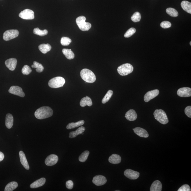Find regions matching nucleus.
Masks as SVG:
<instances>
[{"mask_svg":"<svg viewBox=\"0 0 191 191\" xmlns=\"http://www.w3.org/2000/svg\"><path fill=\"white\" fill-rule=\"evenodd\" d=\"M160 26L163 29H168L171 27V22L169 21H164L161 22L160 24Z\"/></svg>","mask_w":191,"mask_h":191,"instance_id":"obj_39","label":"nucleus"},{"mask_svg":"<svg viewBox=\"0 0 191 191\" xmlns=\"http://www.w3.org/2000/svg\"><path fill=\"white\" fill-rule=\"evenodd\" d=\"M120 190H115V191H119Z\"/></svg>","mask_w":191,"mask_h":191,"instance_id":"obj_45","label":"nucleus"},{"mask_svg":"<svg viewBox=\"0 0 191 191\" xmlns=\"http://www.w3.org/2000/svg\"><path fill=\"white\" fill-rule=\"evenodd\" d=\"M85 121L82 120L78 121V122L74 123H69L67 125L66 128L67 129H71L76 128L79 127V126H82L84 124Z\"/></svg>","mask_w":191,"mask_h":191,"instance_id":"obj_28","label":"nucleus"},{"mask_svg":"<svg viewBox=\"0 0 191 191\" xmlns=\"http://www.w3.org/2000/svg\"><path fill=\"white\" fill-rule=\"evenodd\" d=\"M53 111L51 108L48 106L42 107L36 110L34 115L38 119H44L51 117Z\"/></svg>","mask_w":191,"mask_h":191,"instance_id":"obj_1","label":"nucleus"},{"mask_svg":"<svg viewBox=\"0 0 191 191\" xmlns=\"http://www.w3.org/2000/svg\"><path fill=\"white\" fill-rule=\"evenodd\" d=\"M166 12L168 14L172 17H177L178 16V13L175 9L169 8L167 9Z\"/></svg>","mask_w":191,"mask_h":191,"instance_id":"obj_33","label":"nucleus"},{"mask_svg":"<svg viewBox=\"0 0 191 191\" xmlns=\"http://www.w3.org/2000/svg\"><path fill=\"white\" fill-rule=\"evenodd\" d=\"M17 60L16 58H11L5 61V65L10 70L13 71L16 67Z\"/></svg>","mask_w":191,"mask_h":191,"instance_id":"obj_15","label":"nucleus"},{"mask_svg":"<svg viewBox=\"0 0 191 191\" xmlns=\"http://www.w3.org/2000/svg\"><path fill=\"white\" fill-rule=\"evenodd\" d=\"M33 68H36V71L38 73L42 72L44 69V67L41 64L36 61L33 62V65H32Z\"/></svg>","mask_w":191,"mask_h":191,"instance_id":"obj_31","label":"nucleus"},{"mask_svg":"<svg viewBox=\"0 0 191 191\" xmlns=\"http://www.w3.org/2000/svg\"><path fill=\"white\" fill-rule=\"evenodd\" d=\"M190 46H191V41H190Z\"/></svg>","mask_w":191,"mask_h":191,"instance_id":"obj_44","label":"nucleus"},{"mask_svg":"<svg viewBox=\"0 0 191 191\" xmlns=\"http://www.w3.org/2000/svg\"><path fill=\"white\" fill-rule=\"evenodd\" d=\"M159 93L158 90L155 89L148 92L144 96V100L145 102H148L158 96Z\"/></svg>","mask_w":191,"mask_h":191,"instance_id":"obj_10","label":"nucleus"},{"mask_svg":"<svg viewBox=\"0 0 191 191\" xmlns=\"http://www.w3.org/2000/svg\"><path fill=\"white\" fill-rule=\"evenodd\" d=\"M80 104L81 107H84L86 105L90 107L93 105V102L91 98L86 96L81 99Z\"/></svg>","mask_w":191,"mask_h":191,"instance_id":"obj_24","label":"nucleus"},{"mask_svg":"<svg viewBox=\"0 0 191 191\" xmlns=\"http://www.w3.org/2000/svg\"><path fill=\"white\" fill-rule=\"evenodd\" d=\"M65 80L61 76H57L50 79L48 86L52 88H58L63 87L65 83Z\"/></svg>","mask_w":191,"mask_h":191,"instance_id":"obj_5","label":"nucleus"},{"mask_svg":"<svg viewBox=\"0 0 191 191\" xmlns=\"http://www.w3.org/2000/svg\"><path fill=\"white\" fill-rule=\"evenodd\" d=\"M133 70V67L131 64L127 63L121 65L117 69L118 73L121 76H126L131 73Z\"/></svg>","mask_w":191,"mask_h":191,"instance_id":"obj_6","label":"nucleus"},{"mask_svg":"<svg viewBox=\"0 0 191 191\" xmlns=\"http://www.w3.org/2000/svg\"><path fill=\"white\" fill-rule=\"evenodd\" d=\"M62 53L65 55L66 57L69 60H72L75 57V55L71 49L64 48L62 50Z\"/></svg>","mask_w":191,"mask_h":191,"instance_id":"obj_27","label":"nucleus"},{"mask_svg":"<svg viewBox=\"0 0 191 191\" xmlns=\"http://www.w3.org/2000/svg\"><path fill=\"white\" fill-rule=\"evenodd\" d=\"M73 182L72 180H69L66 182V187L69 189H72L73 187Z\"/></svg>","mask_w":191,"mask_h":191,"instance_id":"obj_42","label":"nucleus"},{"mask_svg":"<svg viewBox=\"0 0 191 191\" xmlns=\"http://www.w3.org/2000/svg\"><path fill=\"white\" fill-rule=\"evenodd\" d=\"M141 18V15L139 12H136L132 16L131 19L133 22H137L140 21Z\"/></svg>","mask_w":191,"mask_h":191,"instance_id":"obj_35","label":"nucleus"},{"mask_svg":"<svg viewBox=\"0 0 191 191\" xmlns=\"http://www.w3.org/2000/svg\"><path fill=\"white\" fill-rule=\"evenodd\" d=\"M181 6L183 10L187 13L191 14V3L187 1H182Z\"/></svg>","mask_w":191,"mask_h":191,"instance_id":"obj_25","label":"nucleus"},{"mask_svg":"<svg viewBox=\"0 0 191 191\" xmlns=\"http://www.w3.org/2000/svg\"><path fill=\"white\" fill-rule=\"evenodd\" d=\"M14 122V118L13 116L10 114H6V121H5V124L6 127L10 129L13 126Z\"/></svg>","mask_w":191,"mask_h":191,"instance_id":"obj_23","label":"nucleus"},{"mask_svg":"<svg viewBox=\"0 0 191 191\" xmlns=\"http://www.w3.org/2000/svg\"><path fill=\"white\" fill-rule=\"evenodd\" d=\"M185 113L186 115L189 118H191V106H189L185 108Z\"/></svg>","mask_w":191,"mask_h":191,"instance_id":"obj_41","label":"nucleus"},{"mask_svg":"<svg viewBox=\"0 0 191 191\" xmlns=\"http://www.w3.org/2000/svg\"><path fill=\"white\" fill-rule=\"evenodd\" d=\"M136 32V29L134 28H131L128 29L125 33V34L124 37L127 38L130 37V36H132L134 34H135Z\"/></svg>","mask_w":191,"mask_h":191,"instance_id":"obj_37","label":"nucleus"},{"mask_svg":"<svg viewBox=\"0 0 191 191\" xmlns=\"http://www.w3.org/2000/svg\"><path fill=\"white\" fill-rule=\"evenodd\" d=\"M178 96L183 98H187L191 96V88L188 87L180 88L177 92Z\"/></svg>","mask_w":191,"mask_h":191,"instance_id":"obj_14","label":"nucleus"},{"mask_svg":"<svg viewBox=\"0 0 191 191\" xmlns=\"http://www.w3.org/2000/svg\"><path fill=\"white\" fill-rule=\"evenodd\" d=\"M81 76L83 80L86 82L92 83L96 81V76L91 70L88 69H83L81 72Z\"/></svg>","mask_w":191,"mask_h":191,"instance_id":"obj_2","label":"nucleus"},{"mask_svg":"<svg viewBox=\"0 0 191 191\" xmlns=\"http://www.w3.org/2000/svg\"><path fill=\"white\" fill-rule=\"evenodd\" d=\"M19 34V31L17 29H11L5 32L3 34V39L9 41L17 37Z\"/></svg>","mask_w":191,"mask_h":191,"instance_id":"obj_7","label":"nucleus"},{"mask_svg":"<svg viewBox=\"0 0 191 191\" xmlns=\"http://www.w3.org/2000/svg\"><path fill=\"white\" fill-rule=\"evenodd\" d=\"M154 115L156 120L161 124H167L169 121L166 113L162 109H156L154 113Z\"/></svg>","mask_w":191,"mask_h":191,"instance_id":"obj_3","label":"nucleus"},{"mask_svg":"<svg viewBox=\"0 0 191 191\" xmlns=\"http://www.w3.org/2000/svg\"><path fill=\"white\" fill-rule=\"evenodd\" d=\"M89 154V151L88 150L85 151L79 156V161L81 162H85L88 159Z\"/></svg>","mask_w":191,"mask_h":191,"instance_id":"obj_34","label":"nucleus"},{"mask_svg":"<svg viewBox=\"0 0 191 191\" xmlns=\"http://www.w3.org/2000/svg\"><path fill=\"white\" fill-rule=\"evenodd\" d=\"M9 92L18 96L24 98L25 96V94L22 90V88L18 86H13L10 88Z\"/></svg>","mask_w":191,"mask_h":191,"instance_id":"obj_9","label":"nucleus"},{"mask_svg":"<svg viewBox=\"0 0 191 191\" xmlns=\"http://www.w3.org/2000/svg\"><path fill=\"white\" fill-rule=\"evenodd\" d=\"M19 16L25 20H33L34 18V12L32 10L26 9L21 12Z\"/></svg>","mask_w":191,"mask_h":191,"instance_id":"obj_8","label":"nucleus"},{"mask_svg":"<svg viewBox=\"0 0 191 191\" xmlns=\"http://www.w3.org/2000/svg\"><path fill=\"white\" fill-rule=\"evenodd\" d=\"M72 42V40L68 37H62L61 40V43L62 46H68Z\"/></svg>","mask_w":191,"mask_h":191,"instance_id":"obj_36","label":"nucleus"},{"mask_svg":"<svg viewBox=\"0 0 191 191\" xmlns=\"http://www.w3.org/2000/svg\"><path fill=\"white\" fill-rule=\"evenodd\" d=\"M38 48L41 53L46 54L50 51L51 49V46L48 44H43L39 45Z\"/></svg>","mask_w":191,"mask_h":191,"instance_id":"obj_26","label":"nucleus"},{"mask_svg":"<svg viewBox=\"0 0 191 191\" xmlns=\"http://www.w3.org/2000/svg\"><path fill=\"white\" fill-rule=\"evenodd\" d=\"M58 160V156L55 154H51L46 158L45 162L47 166H52L56 164Z\"/></svg>","mask_w":191,"mask_h":191,"instance_id":"obj_11","label":"nucleus"},{"mask_svg":"<svg viewBox=\"0 0 191 191\" xmlns=\"http://www.w3.org/2000/svg\"><path fill=\"white\" fill-rule=\"evenodd\" d=\"M107 182L106 178L102 175L96 176L94 177L93 180V183L98 186L105 185Z\"/></svg>","mask_w":191,"mask_h":191,"instance_id":"obj_12","label":"nucleus"},{"mask_svg":"<svg viewBox=\"0 0 191 191\" xmlns=\"http://www.w3.org/2000/svg\"><path fill=\"white\" fill-rule=\"evenodd\" d=\"M19 154L20 162L21 164L26 170H29V166L25 153H24L23 151H20L19 152Z\"/></svg>","mask_w":191,"mask_h":191,"instance_id":"obj_17","label":"nucleus"},{"mask_svg":"<svg viewBox=\"0 0 191 191\" xmlns=\"http://www.w3.org/2000/svg\"><path fill=\"white\" fill-rule=\"evenodd\" d=\"M32 70L29 66L26 65L24 66L22 69V72L24 75H29L32 72Z\"/></svg>","mask_w":191,"mask_h":191,"instance_id":"obj_38","label":"nucleus"},{"mask_svg":"<svg viewBox=\"0 0 191 191\" xmlns=\"http://www.w3.org/2000/svg\"><path fill=\"white\" fill-rule=\"evenodd\" d=\"M4 155L2 152H0V162L2 161L4 159Z\"/></svg>","mask_w":191,"mask_h":191,"instance_id":"obj_43","label":"nucleus"},{"mask_svg":"<svg viewBox=\"0 0 191 191\" xmlns=\"http://www.w3.org/2000/svg\"><path fill=\"white\" fill-rule=\"evenodd\" d=\"M121 157L120 156L117 154H113L109 157V162L114 164H118L121 162Z\"/></svg>","mask_w":191,"mask_h":191,"instance_id":"obj_21","label":"nucleus"},{"mask_svg":"<svg viewBox=\"0 0 191 191\" xmlns=\"http://www.w3.org/2000/svg\"><path fill=\"white\" fill-rule=\"evenodd\" d=\"M33 32L35 34L40 36H44L48 33V31L46 29L44 30H40L38 28H36L34 29Z\"/></svg>","mask_w":191,"mask_h":191,"instance_id":"obj_30","label":"nucleus"},{"mask_svg":"<svg viewBox=\"0 0 191 191\" xmlns=\"http://www.w3.org/2000/svg\"><path fill=\"white\" fill-rule=\"evenodd\" d=\"M191 188L188 185H184L178 189V191H190Z\"/></svg>","mask_w":191,"mask_h":191,"instance_id":"obj_40","label":"nucleus"},{"mask_svg":"<svg viewBox=\"0 0 191 191\" xmlns=\"http://www.w3.org/2000/svg\"><path fill=\"white\" fill-rule=\"evenodd\" d=\"M86 17L83 16H81L76 19V23L79 29L82 31H88L91 27V24L86 22Z\"/></svg>","mask_w":191,"mask_h":191,"instance_id":"obj_4","label":"nucleus"},{"mask_svg":"<svg viewBox=\"0 0 191 191\" xmlns=\"http://www.w3.org/2000/svg\"><path fill=\"white\" fill-rule=\"evenodd\" d=\"M125 117L128 121H133L137 119L138 115L134 110L130 109L126 113Z\"/></svg>","mask_w":191,"mask_h":191,"instance_id":"obj_18","label":"nucleus"},{"mask_svg":"<svg viewBox=\"0 0 191 191\" xmlns=\"http://www.w3.org/2000/svg\"><path fill=\"white\" fill-rule=\"evenodd\" d=\"M46 182V178H41L31 184L30 187L31 188H38V187H41L44 185Z\"/></svg>","mask_w":191,"mask_h":191,"instance_id":"obj_19","label":"nucleus"},{"mask_svg":"<svg viewBox=\"0 0 191 191\" xmlns=\"http://www.w3.org/2000/svg\"><path fill=\"white\" fill-rule=\"evenodd\" d=\"M85 130H86V128L84 127L81 126L80 127L78 128L76 131L70 132L69 133V138H76L78 135L84 133Z\"/></svg>","mask_w":191,"mask_h":191,"instance_id":"obj_22","label":"nucleus"},{"mask_svg":"<svg viewBox=\"0 0 191 191\" xmlns=\"http://www.w3.org/2000/svg\"><path fill=\"white\" fill-rule=\"evenodd\" d=\"M113 94V92L112 90H109L106 94L105 96L102 100V102L103 104H105L108 102Z\"/></svg>","mask_w":191,"mask_h":191,"instance_id":"obj_32","label":"nucleus"},{"mask_svg":"<svg viewBox=\"0 0 191 191\" xmlns=\"http://www.w3.org/2000/svg\"><path fill=\"white\" fill-rule=\"evenodd\" d=\"M18 185L17 182H12L7 184L4 189L5 191H12L15 190L18 187Z\"/></svg>","mask_w":191,"mask_h":191,"instance_id":"obj_29","label":"nucleus"},{"mask_svg":"<svg viewBox=\"0 0 191 191\" xmlns=\"http://www.w3.org/2000/svg\"><path fill=\"white\" fill-rule=\"evenodd\" d=\"M124 175L126 177L130 180H136L140 176V173L138 172L131 169L126 170L124 171Z\"/></svg>","mask_w":191,"mask_h":191,"instance_id":"obj_13","label":"nucleus"},{"mask_svg":"<svg viewBox=\"0 0 191 191\" xmlns=\"http://www.w3.org/2000/svg\"><path fill=\"white\" fill-rule=\"evenodd\" d=\"M162 185L158 180H156L153 182L150 188V191H161L162 190Z\"/></svg>","mask_w":191,"mask_h":191,"instance_id":"obj_20","label":"nucleus"},{"mask_svg":"<svg viewBox=\"0 0 191 191\" xmlns=\"http://www.w3.org/2000/svg\"><path fill=\"white\" fill-rule=\"evenodd\" d=\"M134 132L138 136L142 138H147L149 137V134L147 131L143 128L137 127L133 128Z\"/></svg>","mask_w":191,"mask_h":191,"instance_id":"obj_16","label":"nucleus"}]
</instances>
